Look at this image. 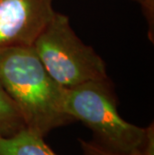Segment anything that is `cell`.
Wrapping results in <instances>:
<instances>
[{
  "label": "cell",
  "mask_w": 154,
  "mask_h": 155,
  "mask_svg": "<svg viewBox=\"0 0 154 155\" xmlns=\"http://www.w3.org/2000/svg\"><path fill=\"white\" fill-rule=\"evenodd\" d=\"M0 84L17 106L25 126L44 137L74 121L62 109V89L32 46L0 49Z\"/></svg>",
  "instance_id": "6da1fadb"
},
{
  "label": "cell",
  "mask_w": 154,
  "mask_h": 155,
  "mask_svg": "<svg viewBox=\"0 0 154 155\" xmlns=\"http://www.w3.org/2000/svg\"><path fill=\"white\" fill-rule=\"evenodd\" d=\"M62 109L92 131L95 142L108 150L144 155L153 124L142 128L120 116L108 79L62 89Z\"/></svg>",
  "instance_id": "7a4b0ae2"
},
{
  "label": "cell",
  "mask_w": 154,
  "mask_h": 155,
  "mask_svg": "<svg viewBox=\"0 0 154 155\" xmlns=\"http://www.w3.org/2000/svg\"><path fill=\"white\" fill-rule=\"evenodd\" d=\"M32 47L52 79L69 88L108 79L103 59L75 34L66 15L55 13Z\"/></svg>",
  "instance_id": "3957f363"
},
{
  "label": "cell",
  "mask_w": 154,
  "mask_h": 155,
  "mask_svg": "<svg viewBox=\"0 0 154 155\" xmlns=\"http://www.w3.org/2000/svg\"><path fill=\"white\" fill-rule=\"evenodd\" d=\"M53 0H0V49L32 46L55 13Z\"/></svg>",
  "instance_id": "277c9868"
},
{
  "label": "cell",
  "mask_w": 154,
  "mask_h": 155,
  "mask_svg": "<svg viewBox=\"0 0 154 155\" xmlns=\"http://www.w3.org/2000/svg\"><path fill=\"white\" fill-rule=\"evenodd\" d=\"M0 155H57L44 137L23 128L9 137H0Z\"/></svg>",
  "instance_id": "5b68a950"
},
{
  "label": "cell",
  "mask_w": 154,
  "mask_h": 155,
  "mask_svg": "<svg viewBox=\"0 0 154 155\" xmlns=\"http://www.w3.org/2000/svg\"><path fill=\"white\" fill-rule=\"evenodd\" d=\"M26 128L17 106L0 84V137H9Z\"/></svg>",
  "instance_id": "8992f818"
},
{
  "label": "cell",
  "mask_w": 154,
  "mask_h": 155,
  "mask_svg": "<svg viewBox=\"0 0 154 155\" xmlns=\"http://www.w3.org/2000/svg\"><path fill=\"white\" fill-rule=\"evenodd\" d=\"M84 155H143L140 153H120L108 150L95 141H85L82 139L78 140Z\"/></svg>",
  "instance_id": "52a82bcc"
},
{
  "label": "cell",
  "mask_w": 154,
  "mask_h": 155,
  "mask_svg": "<svg viewBox=\"0 0 154 155\" xmlns=\"http://www.w3.org/2000/svg\"><path fill=\"white\" fill-rule=\"evenodd\" d=\"M135 1L138 2L143 7V10L145 12V14L147 15V17H148L149 21H150V18H151V21H152L154 0H135Z\"/></svg>",
  "instance_id": "ba28073f"
}]
</instances>
